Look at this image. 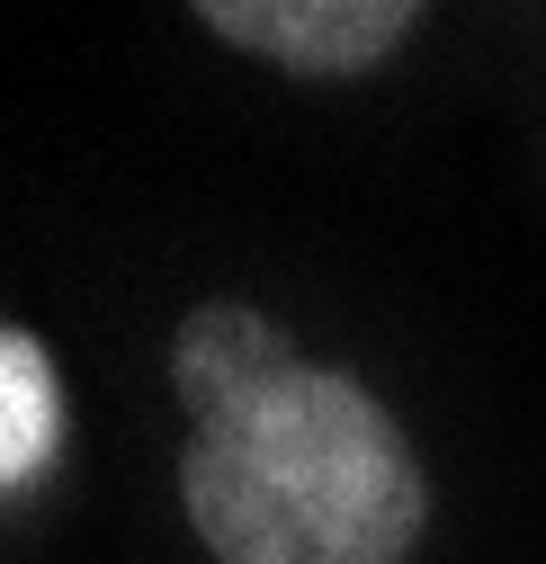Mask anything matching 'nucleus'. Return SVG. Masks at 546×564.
I'll return each mask as SVG.
<instances>
[{
	"mask_svg": "<svg viewBox=\"0 0 546 564\" xmlns=\"http://www.w3.org/2000/svg\"><path fill=\"white\" fill-rule=\"evenodd\" d=\"M179 511L216 564H403L430 492L368 386L287 368L233 412L188 421Z\"/></svg>",
	"mask_w": 546,
	"mask_h": 564,
	"instance_id": "obj_1",
	"label": "nucleus"
},
{
	"mask_svg": "<svg viewBox=\"0 0 546 564\" xmlns=\"http://www.w3.org/2000/svg\"><path fill=\"white\" fill-rule=\"evenodd\" d=\"M63 448V386L36 332H0V484H36L45 457Z\"/></svg>",
	"mask_w": 546,
	"mask_h": 564,
	"instance_id": "obj_4",
	"label": "nucleus"
},
{
	"mask_svg": "<svg viewBox=\"0 0 546 564\" xmlns=\"http://www.w3.org/2000/svg\"><path fill=\"white\" fill-rule=\"evenodd\" d=\"M287 368H305V359H296V340L269 323V314H251V305H197V314L171 332V386H179L188 421L233 412L242 394L279 386Z\"/></svg>",
	"mask_w": 546,
	"mask_h": 564,
	"instance_id": "obj_3",
	"label": "nucleus"
},
{
	"mask_svg": "<svg viewBox=\"0 0 546 564\" xmlns=\"http://www.w3.org/2000/svg\"><path fill=\"white\" fill-rule=\"evenodd\" d=\"M197 28H216L225 45L279 63V73L350 82L368 63H385L394 45H413L422 10L413 0H207Z\"/></svg>",
	"mask_w": 546,
	"mask_h": 564,
	"instance_id": "obj_2",
	"label": "nucleus"
}]
</instances>
